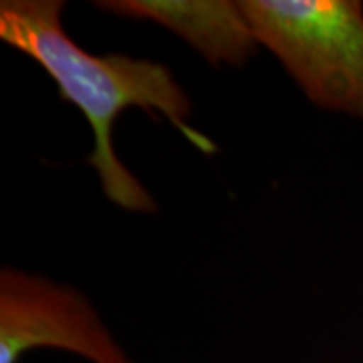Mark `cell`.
Wrapping results in <instances>:
<instances>
[{
	"label": "cell",
	"mask_w": 363,
	"mask_h": 363,
	"mask_svg": "<svg viewBox=\"0 0 363 363\" xmlns=\"http://www.w3.org/2000/svg\"><path fill=\"white\" fill-rule=\"evenodd\" d=\"M39 347L71 351L93 363H131L79 291L4 267L0 363H18L26 351Z\"/></svg>",
	"instance_id": "3"
},
{
	"label": "cell",
	"mask_w": 363,
	"mask_h": 363,
	"mask_svg": "<svg viewBox=\"0 0 363 363\" xmlns=\"http://www.w3.org/2000/svg\"><path fill=\"white\" fill-rule=\"evenodd\" d=\"M105 13L152 21L192 45L210 65H242L257 52L259 39L240 2L228 0H105Z\"/></svg>",
	"instance_id": "4"
},
{
	"label": "cell",
	"mask_w": 363,
	"mask_h": 363,
	"mask_svg": "<svg viewBox=\"0 0 363 363\" xmlns=\"http://www.w3.org/2000/svg\"><path fill=\"white\" fill-rule=\"evenodd\" d=\"M240 9L313 104L363 119V2L245 0Z\"/></svg>",
	"instance_id": "2"
},
{
	"label": "cell",
	"mask_w": 363,
	"mask_h": 363,
	"mask_svg": "<svg viewBox=\"0 0 363 363\" xmlns=\"http://www.w3.org/2000/svg\"><path fill=\"white\" fill-rule=\"evenodd\" d=\"M63 9L61 0H4L0 39L37 61L57 83L61 99L75 105L89 121L95 145L87 164L97 172L105 198L130 212H154L156 200L113 150L117 117L130 107H140L154 119L166 117L206 156L216 154L218 145L188 123L192 101L168 67L128 55L85 52L65 35Z\"/></svg>",
	"instance_id": "1"
}]
</instances>
